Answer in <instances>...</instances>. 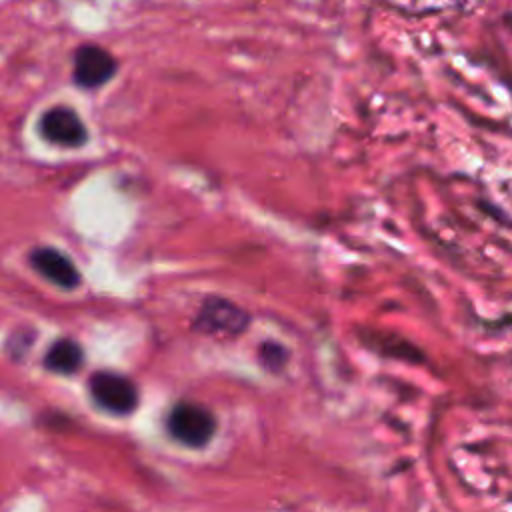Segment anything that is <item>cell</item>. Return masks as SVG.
Wrapping results in <instances>:
<instances>
[{"label": "cell", "instance_id": "3", "mask_svg": "<svg viewBox=\"0 0 512 512\" xmlns=\"http://www.w3.org/2000/svg\"><path fill=\"white\" fill-rule=\"evenodd\" d=\"M90 392L102 408L120 416L130 414L138 406L136 386L114 372H96L90 378Z\"/></svg>", "mask_w": 512, "mask_h": 512}, {"label": "cell", "instance_id": "5", "mask_svg": "<svg viewBox=\"0 0 512 512\" xmlns=\"http://www.w3.org/2000/svg\"><path fill=\"white\" fill-rule=\"evenodd\" d=\"M114 70V58L98 46H84L76 52L74 78L84 88H96L108 82L114 76Z\"/></svg>", "mask_w": 512, "mask_h": 512}, {"label": "cell", "instance_id": "7", "mask_svg": "<svg viewBox=\"0 0 512 512\" xmlns=\"http://www.w3.org/2000/svg\"><path fill=\"white\" fill-rule=\"evenodd\" d=\"M46 368L58 374H72L82 364V348L68 338H62L52 344L44 360Z\"/></svg>", "mask_w": 512, "mask_h": 512}, {"label": "cell", "instance_id": "8", "mask_svg": "<svg viewBox=\"0 0 512 512\" xmlns=\"http://www.w3.org/2000/svg\"><path fill=\"white\" fill-rule=\"evenodd\" d=\"M288 358H290L288 348L276 340H264L258 348V360L262 368L270 372H280L286 366Z\"/></svg>", "mask_w": 512, "mask_h": 512}, {"label": "cell", "instance_id": "1", "mask_svg": "<svg viewBox=\"0 0 512 512\" xmlns=\"http://www.w3.org/2000/svg\"><path fill=\"white\" fill-rule=\"evenodd\" d=\"M248 326L250 314L236 302L222 296L206 298L194 320L196 330L218 338H236L246 332Z\"/></svg>", "mask_w": 512, "mask_h": 512}, {"label": "cell", "instance_id": "4", "mask_svg": "<svg viewBox=\"0 0 512 512\" xmlns=\"http://www.w3.org/2000/svg\"><path fill=\"white\" fill-rule=\"evenodd\" d=\"M42 134L60 146H80L86 142V128L70 108H52L40 120Z\"/></svg>", "mask_w": 512, "mask_h": 512}, {"label": "cell", "instance_id": "6", "mask_svg": "<svg viewBox=\"0 0 512 512\" xmlns=\"http://www.w3.org/2000/svg\"><path fill=\"white\" fill-rule=\"evenodd\" d=\"M30 262L44 278L60 288L70 290L80 282V274L74 264L54 248H36L30 254Z\"/></svg>", "mask_w": 512, "mask_h": 512}, {"label": "cell", "instance_id": "2", "mask_svg": "<svg viewBox=\"0 0 512 512\" xmlns=\"http://www.w3.org/2000/svg\"><path fill=\"white\" fill-rule=\"evenodd\" d=\"M168 432L184 446L202 448L212 440L216 432V420L204 406L194 402H180L168 414Z\"/></svg>", "mask_w": 512, "mask_h": 512}]
</instances>
